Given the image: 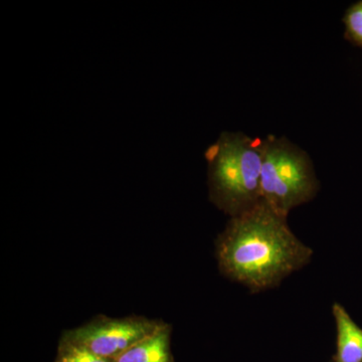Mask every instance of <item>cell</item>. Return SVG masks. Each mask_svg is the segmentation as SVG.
<instances>
[{
    "mask_svg": "<svg viewBox=\"0 0 362 362\" xmlns=\"http://www.w3.org/2000/svg\"><path fill=\"white\" fill-rule=\"evenodd\" d=\"M312 256L311 247L298 239L288 226L287 216L263 199L232 218L216 240L221 273L252 293L277 287L309 264Z\"/></svg>",
    "mask_w": 362,
    "mask_h": 362,
    "instance_id": "cell-1",
    "label": "cell"
},
{
    "mask_svg": "<svg viewBox=\"0 0 362 362\" xmlns=\"http://www.w3.org/2000/svg\"><path fill=\"white\" fill-rule=\"evenodd\" d=\"M54 362H114V359L97 356L90 350L62 337Z\"/></svg>",
    "mask_w": 362,
    "mask_h": 362,
    "instance_id": "cell-7",
    "label": "cell"
},
{
    "mask_svg": "<svg viewBox=\"0 0 362 362\" xmlns=\"http://www.w3.org/2000/svg\"><path fill=\"white\" fill-rule=\"evenodd\" d=\"M171 326L164 322L156 332L136 343L114 362H175L171 351Z\"/></svg>",
    "mask_w": 362,
    "mask_h": 362,
    "instance_id": "cell-6",
    "label": "cell"
},
{
    "mask_svg": "<svg viewBox=\"0 0 362 362\" xmlns=\"http://www.w3.org/2000/svg\"><path fill=\"white\" fill-rule=\"evenodd\" d=\"M337 325V352L333 362H362V328L341 305L333 304Z\"/></svg>",
    "mask_w": 362,
    "mask_h": 362,
    "instance_id": "cell-5",
    "label": "cell"
},
{
    "mask_svg": "<svg viewBox=\"0 0 362 362\" xmlns=\"http://www.w3.org/2000/svg\"><path fill=\"white\" fill-rule=\"evenodd\" d=\"M319 182L310 157L285 137L264 139L262 199L288 216L291 209L313 199Z\"/></svg>",
    "mask_w": 362,
    "mask_h": 362,
    "instance_id": "cell-3",
    "label": "cell"
},
{
    "mask_svg": "<svg viewBox=\"0 0 362 362\" xmlns=\"http://www.w3.org/2000/svg\"><path fill=\"white\" fill-rule=\"evenodd\" d=\"M264 139L223 132L206 152L209 197L226 214L246 213L262 201Z\"/></svg>",
    "mask_w": 362,
    "mask_h": 362,
    "instance_id": "cell-2",
    "label": "cell"
},
{
    "mask_svg": "<svg viewBox=\"0 0 362 362\" xmlns=\"http://www.w3.org/2000/svg\"><path fill=\"white\" fill-rule=\"evenodd\" d=\"M343 23L345 25V37L352 44L362 47V1L347 9Z\"/></svg>",
    "mask_w": 362,
    "mask_h": 362,
    "instance_id": "cell-8",
    "label": "cell"
},
{
    "mask_svg": "<svg viewBox=\"0 0 362 362\" xmlns=\"http://www.w3.org/2000/svg\"><path fill=\"white\" fill-rule=\"evenodd\" d=\"M163 323L162 320L143 316L112 318L99 315L84 325L66 330L62 337L97 356L115 359L156 332Z\"/></svg>",
    "mask_w": 362,
    "mask_h": 362,
    "instance_id": "cell-4",
    "label": "cell"
}]
</instances>
